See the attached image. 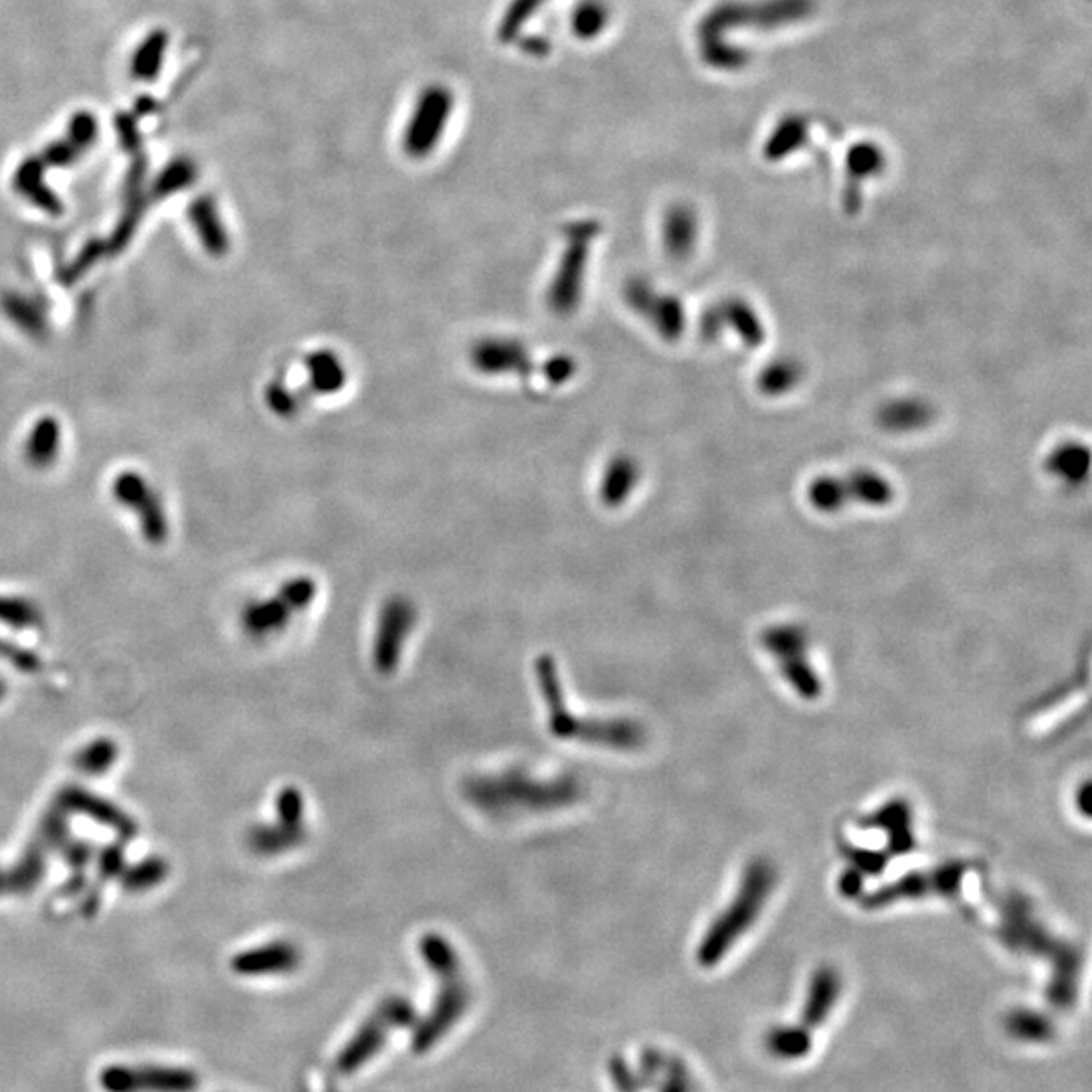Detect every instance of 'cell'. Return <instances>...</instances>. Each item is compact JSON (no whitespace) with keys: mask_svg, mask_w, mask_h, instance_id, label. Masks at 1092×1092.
I'll return each mask as SVG.
<instances>
[{"mask_svg":"<svg viewBox=\"0 0 1092 1092\" xmlns=\"http://www.w3.org/2000/svg\"><path fill=\"white\" fill-rule=\"evenodd\" d=\"M168 866L160 858H148L144 862L130 868L126 874H121V884L130 893H144L152 886H158L162 880L167 879Z\"/></svg>","mask_w":1092,"mask_h":1092,"instance_id":"cell-37","label":"cell"},{"mask_svg":"<svg viewBox=\"0 0 1092 1092\" xmlns=\"http://www.w3.org/2000/svg\"><path fill=\"white\" fill-rule=\"evenodd\" d=\"M664 1092H688V1084H686V1078H684L680 1068L674 1070V1075L667 1080L666 1091Z\"/></svg>","mask_w":1092,"mask_h":1092,"instance_id":"cell-50","label":"cell"},{"mask_svg":"<svg viewBox=\"0 0 1092 1092\" xmlns=\"http://www.w3.org/2000/svg\"><path fill=\"white\" fill-rule=\"evenodd\" d=\"M57 447H60V425L55 424L53 419L39 421L37 427L32 429L29 443H27V455H29L30 461L37 466H46L55 457Z\"/></svg>","mask_w":1092,"mask_h":1092,"instance_id":"cell-35","label":"cell"},{"mask_svg":"<svg viewBox=\"0 0 1092 1092\" xmlns=\"http://www.w3.org/2000/svg\"><path fill=\"white\" fill-rule=\"evenodd\" d=\"M90 858V848L88 846H81V844H76L74 848L67 849V860L72 864L83 866L88 862Z\"/></svg>","mask_w":1092,"mask_h":1092,"instance_id":"cell-49","label":"cell"},{"mask_svg":"<svg viewBox=\"0 0 1092 1092\" xmlns=\"http://www.w3.org/2000/svg\"><path fill=\"white\" fill-rule=\"evenodd\" d=\"M775 872L767 862H755L744 872L739 895L728 905V909L714 921L698 947L697 959L702 967H714L727 957L728 949L743 937L749 926L755 923L767 896L771 893Z\"/></svg>","mask_w":1092,"mask_h":1092,"instance_id":"cell-3","label":"cell"},{"mask_svg":"<svg viewBox=\"0 0 1092 1092\" xmlns=\"http://www.w3.org/2000/svg\"><path fill=\"white\" fill-rule=\"evenodd\" d=\"M43 160L41 158H29L25 160L15 174V188L23 195V197L29 198L35 205L43 207L46 211L53 212L57 214L61 212V205L57 197L49 191L43 182Z\"/></svg>","mask_w":1092,"mask_h":1092,"instance_id":"cell-29","label":"cell"},{"mask_svg":"<svg viewBox=\"0 0 1092 1092\" xmlns=\"http://www.w3.org/2000/svg\"><path fill=\"white\" fill-rule=\"evenodd\" d=\"M662 242L667 258L676 261L692 258L698 243L697 212L686 205H672L664 214Z\"/></svg>","mask_w":1092,"mask_h":1092,"instance_id":"cell-20","label":"cell"},{"mask_svg":"<svg viewBox=\"0 0 1092 1092\" xmlns=\"http://www.w3.org/2000/svg\"><path fill=\"white\" fill-rule=\"evenodd\" d=\"M188 217L193 225L197 229L198 237L207 251L214 256L225 253L229 247L227 231L223 227V221L217 211V205L211 197H203L195 200L188 209Z\"/></svg>","mask_w":1092,"mask_h":1092,"instance_id":"cell-27","label":"cell"},{"mask_svg":"<svg viewBox=\"0 0 1092 1092\" xmlns=\"http://www.w3.org/2000/svg\"><path fill=\"white\" fill-rule=\"evenodd\" d=\"M303 840H306V830L289 828L280 821H275L272 826H258L247 835L249 848L261 856H275L282 851H289V849L300 846Z\"/></svg>","mask_w":1092,"mask_h":1092,"instance_id":"cell-28","label":"cell"},{"mask_svg":"<svg viewBox=\"0 0 1092 1092\" xmlns=\"http://www.w3.org/2000/svg\"><path fill=\"white\" fill-rule=\"evenodd\" d=\"M116 130H118L121 146L126 151H140V132H138V118L134 114H120L116 118Z\"/></svg>","mask_w":1092,"mask_h":1092,"instance_id":"cell-46","label":"cell"},{"mask_svg":"<svg viewBox=\"0 0 1092 1092\" xmlns=\"http://www.w3.org/2000/svg\"><path fill=\"white\" fill-rule=\"evenodd\" d=\"M585 793L575 775L541 779L522 769L476 775L464 783V795L476 809L496 819L557 811L576 804Z\"/></svg>","mask_w":1092,"mask_h":1092,"instance_id":"cell-1","label":"cell"},{"mask_svg":"<svg viewBox=\"0 0 1092 1092\" xmlns=\"http://www.w3.org/2000/svg\"><path fill=\"white\" fill-rule=\"evenodd\" d=\"M265 399H268L270 410L277 415H284V417H289L300 410V394L294 393L289 387H286L284 382H277V380L268 387Z\"/></svg>","mask_w":1092,"mask_h":1092,"instance_id":"cell-43","label":"cell"},{"mask_svg":"<svg viewBox=\"0 0 1092 1092\" xmlns=\"http://www.w3.org/2000/svg\"><path fill=\"white\" fill-rule=\"evenodd\" d=\"M935 405L921 394H902L884 401L874 413V421L890 435H910L935 421Z\"/></svg>","mask_w":1092,"mask_h":1092,"instance_id":"cell-17","label":"cell"},{"mask_svg":"<svg viewBox=\"0 0 1092 1092\" xmlns=\"http://www.w3.org/2000/svg\"><path fill=\"white\" fill-rule=\"evenodd\" d=\"M413 1019V1007L410 1001L391 998L385 1001L379 1012L364 1024L354 1040L338 1058V1068L342 1072H354L363 1062L370 1061L385 1042V1034L393 1026H407Z\"/></svg>","mask_w":1092,"mask_h":1092,"instance_id":"cell-13","label":"cell"},{"mask_svg":"<svg viewBox=\"0 0 1092 1092\" xmlns=\"http://www.w3.org/2000/svg\"><path fill=\"white\" fill-rule=\"evenodd\" d=\"M641 480V466L634 455H615L603 470L599 482V498L607 508H620L634 494Z\"/></svg>","mask_w":1092,"mask_h":1092,"instance_id":"cell-22","label":"cell"},{"mask_svg":"<svg viewBox=\"0 0 1092 1092\" xmlns=\"http://www.w3.org/2000/svg\"><path fill=\"white\" fill-rule=\"evenodd\" d=\"M37 620V611L27 601L0 597V622L13 627H30Z\"/></svg>","mask_w":1092,"mask_h":1092,"instance_id":"cell-41","label":"cell"},{"mask_svg":"<svg viewBox=\"0 0 1092 1092\" xmlns=\"http://www.w3.org/2000/svg\"><path fill=\"white\" fill-rule=\"evenodd\" d=\"M275 811L277 821L286 823L289 828H302L306 830V802H303L302 791L296 788H284L275 797Z\"/></svg>","mask_w":1092,"mask_h":1092,"instance_id":"cell-39","label":"cell"},{"mask_svg":"<svg viewBox=\"0 0 1092 1092\" xmlns=\"http://www.w3.org/2000/svg\"><path fill=\"white\" fill-rule=\"evenodd\" d=\"M765 644L777 653L789 682L797 688V692L805 698L818 697L819 682L804 658V634L795 627H775L765 636Z\"/></svg>","mask_w":1092,"mask_h":1092,"instance_id":"cell-16","label":"cell"},{"mask_svg":"<svg viewBox=\"0 0 1092 1092\" xmlns=\"http://www.w3.org/2000/svg\"><path fill=\"white\" fill-rule=\"evenodd\" d=\"M118 758V744L112 739H95L86 744L76 757V767L86 775H102L112 769Z\"/></svg>","mask_w":1092,"mask_h":1092,"instance_id":"cell-34","label":"cell"},{"mask_svg":"<svg viewBox=\"0 0 1092 1092\" xmlns=\"http://www.w3.org/2000/svg\"><path fill=\"white\" fill-rule=\"evenodd\" d=\"M454 106V93L441 83H431L419 93L403 132V151L410 158L421 160L438 148Z\"/></svg>","mask_w":1092,"mask_h":1092,"instance_id":"cell-8","label":"cell"},{"mask_svg":"<svg viewBox=\"0 0 1092 1092\" xmlns=\"http://www.w3.org/2000/svg\"><path fill=\"white\" fill-rule=\"evenodd\" d=\"M168 35L162 29L152 30L151 35L138 47L132 60V76L138 81H152L158 76L165 51H167Z\"/></svg>","mask_w":1092,"mask_h":1092,"instance_id":"cell-32","label":"cell"},{"mask_svg":"<svg viewBox=\"0 0 1092 1092\" xmlns=\"http://www.w3.org/2000/svg\"><path fill=\"white\" fill-rule=\"evenodd\" d=\"M765 1046L779 1061H800L809 1054L814 1040L805 1026H777L767 1034Z\"/></svg>","mask_w":1092,"mask_h":1092,"instance_id":"cell-30","label":"cell"},{"mask_svg":"<svg viewBox=\"0 0 1092 1092\" xmlns=\"http://www.w3.org/2000/svg\"><path fill=\"white\" fill-rule=\"evenodd\" d=\"M419 949L427 967H431L441 979V993L435 1007L415 1036V1048L424 1052L433 1046L464 1016L470 996L459 970V957L450 940L438 933H427L419 942Z\"/></svg>","mask_w":1092,"mask_h":1092,"instance_id":"cell-4","label":"cell"},{"mask_svg":"<svg viewBox=\"0 0 1092 1092\" xmlns=\"http://www.w3.org/2000/svg\"><path fill=\"white\" fill-rule=\"evenodd\" d=\"M601 235V223L595 219H581L564 227L567 247L559 268L546 289V306L552 314L567 318L575 314L583 300L585 273L589 265L593 243Z\"/></svg>","mask_w":1092,"mask_h":1092,"instance_id":"cell-6","label":"cell"},{"mask_svg":"<svg viewBox=\"0 0 1092 1092\" xmlns=\"http://www.w3.org/2000/svg\"><path fill=\"white\" fill-rule=\"evenodd\" d=\"M4 692H6V686H4V682L0 680V700H2V697H4Z\"/></svg>","mask_w":1092,"mask_h":1092,"instance_id":"cell-51","label":"cell"},{"mask_svg":"<svg viewBox=\"0 0 1092 1092\" xmlns=\"http://www.w3.org/2000/svg\"><path fill=\"white\" fill-rule=\"evenodd\" d=\"M57 804L69 814V811H77V814H83V816H90L91 819L104 823L107 828L116 830L121 837H132L136 834V826L134 821L128 818L123 811H120L116 805L109 804L106 800L102 797H95L91 795L88 791L79 788H67L60 795V802Z\"/></svg>","mask_w":1092,"mask_h":1092,"instance_id":"cell-19","label":"cell"},{"mask_svg":"<svg viewBox=\"0 0 1092 1092\" xmlns=\"http://www.w3.org/2000/svg\"><path fill=\"white\" fill-rule=\"evenodd\" d=\"M277 593L288 601L294 611H303L316 599L318 585L310 576H294V578H289L288 583H284Z\"/></svg>","mask_w":1092,"mask_h":1092,"instance_id":"cell-40","label":"cell"},{"mask_svg":"<svg viewBox=\"0 0 1092 1092\" xmlns=\"http://www.w3.org/2000/svg\"><path fill=\"white\" fill-rule=\"evenodd\" d=\"M541 375L545 377L548 385H557L561 387L564 382L573 379L576 375V361L573 356L569 354H557V356H550L543 366H541Z\"/></svg>","mask_w":1092,"mask_h":1092,"instance_id":"cell-44","label":"cell"},{"mask_svg":"<svg viewBox=\"0 0 1092 1092\" xmlns=\"http://www.w3.org/2000/svg\"><path fill=\"white\" fill-rule=\"evenodd\" d=\"M65 816H67V811L60 804L51 807V811L43 819V826L39 830L37 840H32L23 860L13 870H6V872L0 870V895L29 893L39 879H43L47 849L57 848L67 835Z\"/></svg>","mask_w":1092,"mask_h":1092,"instance_id":"cell-12","label":"cell"},{"mask_svg":"<svg viewBox=\"0 0 1092 1092\" xmlns=\"http://www.w3.org/2000/svg\"><path fill=\"white\" fill-rule=\"evenodd\" d=\"M734 334L746 349L765 344L767 328L757 308L741 296H727L704 310L700 316V334L706 340H718L723 334Z\"/></svg>","mask_w":1092,"mask_h":1092,"instance_id":"cell-11","label":"cell"},{"mask_svg":"<svg viewBox=\"0 0 1092 1092\" xmlns=\"http://www.w3.org/2000/svg\"><path fill=\"white\" fill-rule=\"evenodd\" d=\"M79 154L81 152L77 151L76 146L65 138L61 142L49 144L39 158L43 160V165H49V167H65V165H72Z\"/></svg>","mask_w":1092,"mask_h":1092,"instance_id":"cell-45","label":"cell"},{"mask_svg":"<svg viewBox=\"0 0 1092 1092\" xmlns=\"http://www.w3.org/2000/svg\"><path fill=\"white\" fill-rule=\"evenodd\" d=\"M310 393L334 394L344 389L349 375L347 366L333 350H316L306 359Z\"/></svg>","mask_w":1092,"mask_h":1092,"instance_id":"cell-25","label":"cell"},{"mask_svg":"<svg viewBox=\"0 0 1092 1092\" xmlns=\"http://www.w3.org/2000/svg\"><path fill=\"white\" fill-rule=\"evenodd\" d=\"M300 949L289 940H272L233 957L231 970L243 977H272L298 970Z\"/></svg>","mask_w":1092,"mask_h":1092,"instance_id":"cell-15","label":"cell"},{"mask_svg":"<svg viewBox=\"0 0 1092 1092\" xmlns=\"http://www.w3.org/2000/svg\"><path fill=\"white\" fill-rule=\"evenodd\" d=\"M294 609L288 601L277 593L272 599L258 601L245 607L243 611V629L251 637H270L282 634L294 618Z\"/></svg>","mask_w":1092,"mask_h":1092,"instance_id":"cell-24","label":"cell"},{"mask_svg":"<svg viewBox=\"0 0 1092 1092\" xmlns=\"http://www.w3.org/2000/svg\"><path fill=\"white\" fill-rule=\"evenodd\" d=\"M1044 470L1066 485H1080L1089 478L1091 450L1082 441H1062L1044 461Z\"/></svg>","mask_w":1092,"mask_h":1092,"instance_id":"cell-23","label":"cell"},{"mask_svg":"<svg viewBox=\"0 0 1092 1092\" xmlns=\"http://www.w3.org/2000/svg\"><path fill=\"white\" fill-rule=\"evenodd\" d=\"M95 136H98V121L91 114L79 112L72 118L67 140L76 146L77 151L83 152L86 148H90Z\"/></svg>","mask_w":1092,"mask_h":1092,"instance_id":"cell-42","label":"cell"},{"mask_svg":"<svg viewBox=\"0 0 1092 1092\" xmlns=\"http://www.w3.org/2000/svg\"><path fill=\"white\" fill-rule=\"evenodd\" d=\"M805 379V366L795 356H777L760 368L757 377L758 393L777 399L795 391Z\"/></svg>","mask_w":1092,"mask_h":1092,"instance_id":"cell-26","label":"cell"},{"mask_svg":"<svg viewBox=\"0 0 1092 1092\" xmlns=\"http://www.w3.org/2000/svg\"><path fill=\"white\" fill-rule=\"evenodd\" d=\"M98 1082L104 1092H197L200 1077L179 1064H109Z\"/></svg>","mask_w":1092,"mask_h":1092,"instance_id":"cell-7","label":"cell"},{"mask_svg":"<svg viewBox=\"0 0 1092 1092\" xmlns=\"http://www.w3.org/2000/svg\"><path fill=\"white\" fill-rule=\"evenodd\" d=\"M470 363L480 375L487 377H531L534 368L531 352L518 338L494 336L478 340L470 350Z\"/></svg>","mask_w":1092,"mask_h":1092,"instance_id":"cell-14","label":"cell"},{"mask_svg":"<svg viewBox=\"0 0 1092 1092\" xmlns=\"http://www.w3.org/2000/svg\"><path fill=\"white\" fill-rule=\"evenodd\" d=\"M840 993H842L840 973L832 967H819L811 977L807 998H805L804 1012H802L805 1028L823 1026L826 1019L832 1014Z\"/></svg>","mask_w":1092,"mask_h":1092,"instance_id":"cell-21","label":"cell"},{"mask_svg":"<svg viewBox=\"0 0 1092 1092\" xmlns=\"http://www.w3.org/2000/svg\"><path fill=\"white\" fill-rule=\"evenodd\" d=\"M546 0H512L504 15H502L500 27H498V39L500 43H510L522 32L524 25L531 21L534 13L545 4Z\"/></svg>","mask_w":1092,"mask_h":1092,"instance_id":"cell-36","label":"cell"},{"mask_svg":"<svg viewBox=\"0 0 1092 1092\" xmlns=\"http://www.w3.org/2000/svg\"><path fill=\"white\" fill-rule=\"evenodd\" d=\"M417 623V607L405 595H394L380 607L373 639V664L380 674H391L401 662L405 641Z\"/></svg>","mask_w":1092,"mask_h":1092,"instance_id":"cell-10","label":"cell"},{"mask_svg":"<svg viewBox=\"0 0 1092 1092\" xmlns=\"http://www.w3.org/2000/svg\"><path fill=\"white\" fill-rule=\"evenodd\" d=\"M534 674L541 688V697L545 700L546 727L552 737L561 741L606 746L613 751H637L646 741V732L636 720L581 718L576 714H571L562 690L561 674L552 655L548 653L538 655L534 662Z\"/></svg>","mask_w":1092,"mask_h":1092,"instance_id":"cell-2","label":"cell"},{"mask_svg":"<svg viewBox=\"0 0 1092 1092\" xmlns=\"http://www.w3.org/2000/svg\"><path fill=\"white\" fill-rule=\"evenodd\" d=\"M114 492L123 504L140 510L142 531L146 534V538L152 543H160L167 534V522L146 482L136 473H123L116 480Z\"/></svg>","mask_w":1092,"mask_h":1092,"instance_id":"cell-18","label":"cell"},{"mask_svg":"<svg viewBox=\"0 0 1092 1092\" xmlns=\"http://www.w3.org/2000/svg\"><path fill=\"white\" fill-rule=\"evenodd\" d=\"M548 49H550V43H548V39L543 37V35H534V37H529V39L524 41V51H526L529 55H536V57H541V55H546V53H548Z\"/></svg>","mask_w":1092,"mask_h":1092,"instance_id":"cell-48","label":"cell"},{"mask_svg":"<svg viewBox=\"0 0 1092 1092\" xmlns=\"http://www.w3.org/2000/svg\"><path fill=\"white\" fill-rule=\"evenodd\" d=\"M121 858H123V854H121L120 849L107 848L102 854V858H100V872H102V876L109 879L114 874H120Z\"/></svg>","mask_w":1092,"mask_h":1092,"instance_id":"cell-47","label":"cell"},{"mask_svg":"<svg viewBox=\"0 0 1092 1092\" xmlns=\"http://www.w3.org/2000/svg\"><path fill=\"white\" fill-rule=\"evenodd\" d=\"M195 177H197V168L191 162V160H184V158H179L174 162H170L162 174L158 177L156 181V186H154V193L158 197H168L177 191H181L184 186L193 184L195 182Z\"/></svg>","mask_w":1092,"mask_h":1092,"instance_id":"cell-38","label":"cell"},{"mask_svg":"<svg viewBox=\"0 0 1092 1092\" xmlns=\"http://www.w3.org/2000/svg\"><path fill=\"white\" fill-rule=\"evenodd\" d=\"M607 25L609 9L603 0H581L571 13V30L583 41L597 39Z\"/></svg>","mask_w":1092,"mask_h":1092,"instance_id":"cell-33","label":"cell"},{"mask_svg":"<svg viewBox=\"0 0 1092 1092\" xmlns=\"http://www.w3.org/2000/svg\"><path fill=\"white\" fill-rule=\"evenodd\" d=\"M623 300L666 342H676L686 330V310L680 298L653 286L644 275H634L623 284Z\"/></svg>","mask_w":1092,"mask_h":1092,"instance_id":"cell-9","label":"cell"},{"mask_svg":"<svg viewBox=\"0 0 1092 1092\" xmlns=\"http://www.w3.org/2000/svg\"><path fill=\"white\" fill-rule=\"evenodd\" d=\"M1005 1028L1019 1042L1026 1044H1044L1054 1038V1026L1046 1016L1031 1012V1010H1017L1005 1019Z\"/></svg>","mask_w":1092,"mask_h":1092,"instance_id":"cell-31","label":"cell"},{"mask_svg":"<svg viewBox=\"0 0 1092 1092\" xmlns=\"http://www.w3.org/2000/svg\"><path fill=\"white\" fill-rule=\"evenodd\" d=\"M807 502L821 515H835L849 506L884 508L895 502V484L876 470L856 468L846 473H826L807 485Z\"/></svg>","mask_w":1092,"mask_h":1092,"instance_id":"cell-5","label":"cell"}]
</instances>
